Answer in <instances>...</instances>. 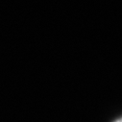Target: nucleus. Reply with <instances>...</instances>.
<instances>
[{
	"instance_id": "obj_1",
	"label": "nucleus",
	"mask_w": 122,
	"mask_h": 122,
	"mask_svg": "<svg viewBox=\"0 0 122 122\" xmlns=\"http://www.w3.org/2000/svg\"><path fill=\"white\" fill-rule=\"evenodd\" d=\"M113 122H121V119H120V118H118V119H116V120H114Z\"/></svg>"
}]
</instances>
